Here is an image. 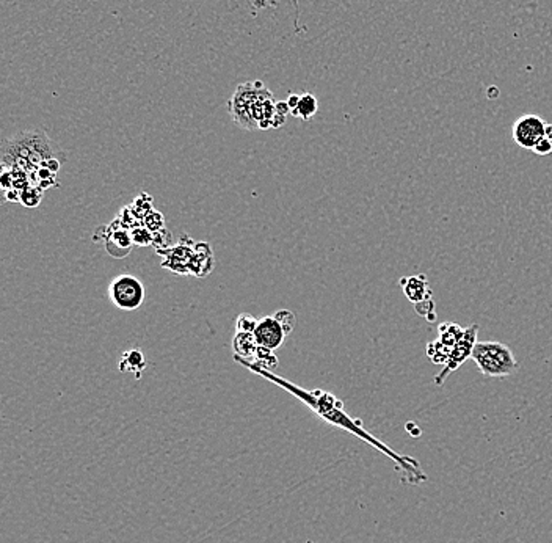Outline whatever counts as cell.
I'll return each instance as SVG.
<instances>
[{
	"instance_id": "cell-21",
	"label": "cell",
	"mask_w": 552,
	"mask_h": 543,
	"mask_svg": "<svg viewBox=\"0 0 552 543\" xmlns=\"http://www.w3.org/2000/svg\"><path fill=\"white\" fill-rule=\"evenodd\" d=\"M130 239H132V242H134L135 245L146 247V245L152 244L154 234L145 225L143 226H135V228H132V231H130Z\"/></svg>"
},
{
	"instance_id": "cell-6",
	"label": "cell",
	"mask_w": 552,
	"mask_h": 543,
	"mask_svg": "<svg viewBox=\"0 0 552 543\" xmlns=\"http://www.w3.org/2000/svg\"><path fill=\"white\" fill-rule=\"evenodd\" d=\"M551 123L544 121L537 115H522L513 123V141L522 150L533 151L537 145L548 135Z\"/></svg>"
},
{
	"instance_id": "cell-18",
	"label": "cell",
	"mask_w": 552,
	"mask_h": 543,
	"mask_svg": "<svg viewBox=\"0 0 552 543\" xmlns=\"http://www.w3.org/2000/svg\"><path fill=\"white\" fill-rule=\"evenodd\" d=\"M275 350L265 349V347H258L256 355H254V364H258L259 368L271 371L278 366V357L273 353Z\"/></svg>"
},
{
	"instance_id": "cell-11",
	"label": "cell",
	"mask_w": 552,
	"mask_h": 543,
	"mask_svg": "<svg viewBox=\"0 0 552 543\" xmlns=\"http://www.w3.org/2000/svg\"><path fill=\"white\" fill-rule=\"evenodd\" d=\"M402 287L403 292L407 295V299L414 305H419L425 302V300H430L431 291L429 287V283H427L425 275L407 276V278L402 280Z\"/></svg>"
},
{
	"instance_id": "cell-8",
	"label": "cell",
	"mask_w": 552,
	"mask_h": 543,
	"mask_svg": "<svg viewBox=\"0 0 552 543\" xmlns=\"http://www.w3.org/2000/svg\"><path fill=\"white\" fill-rule=\"evenodd\" d=\"M195 242L184 235L179 240V244L171 247V249L165 250H157L159 255L165 256L167 259L162 261V267L168 269L173 272V274H181L187 275L190 274V262H192L193 253H195Z\"/></svg>"
},
{
	"instance_id": "cell-25",
	"label": "cell",
	"mask_w": 552,
	"mask_h": 543,
	"mask_svg": "<svg viewBox=\"0 0 552 543\" xmlns=\"http://www.w3.org/2000/svg\"><path fill=\"white\" fill-rule=\"evenodd\" d=\"M276 114L283 115V116H287L290 114V107H289L287 101H278L276 103Z\"/></svg>"
},
{
	"instance_id": "cell-13",
	"label": "cell",
	"mask_w": 552,
	"mask_h": 543,
	"mask_svg": "<svg viewBox=\"0 0 552 543\" xmlns=\"http://www.w3.org/2000/svg\"><path fill=\"white\" fill-rule=\"evenodd\" d=\"M146 364L148 363L143 353L136 349H132L123 353L120 362V371L121 373H134L136 379H140L141 373H143L146 368Z\"/></svg>"
},
{
	"instance_id": "cell-24",
	"label": "cell",
	"mask_w": 552,
	"mask_h": 543,
	"mask_svg": "<svg viewBox=\"0 0 552 543\" xmlns=\"http://www.w3.org/2000/svg\"><path fill=\"white\" fill-rule=\"evenodd\" d=\"M533 152L538 156H549L551 154L552 152V125H551L548 135H546V137L540 141L535 150H533Z\"/></svg>"
},
{
	"instance_id": "cell-15",
	"label": "cell",
	"mask_w": 552,
	"mask_h": 543,
	"mask_svg": "<svg viewBox=\"0 0 552 543\" xmlns=\"http://www.w3.org/2000/svg\"><path fill=\"white\" fill-rule=\"evenodd\" d=\"M438 339L443 342V344H446L449 347H454L456 342L461 339L463 333H465V328L460 327L458 323H454V322H443L441 326L438 327Z\"/></svg>"
},
{
	"instance_id": "cell-2",
	"label": "cell",
	"mask_w": 552,
	"mask_h": 543,
	"mask_svg": "<svg viewBox=\"0 0 552 543\" xmlns=\"http://www.w3.org/2000/svg\"><path fill=\"white\" fill-rule=\"evenodd\" d=\"M51 159L64 162V152L41 129L16 132L2 145V168H17L30 175Z\"/></svg>"
},
{
	"instance_id": "cell-5",
	"label": "cell",
	"mask_w": 552,
	"mask_h": 543,
	"mask_svg": "<svg viewBox=\"0 0 552 543\" xmlns=\"http://www.w3.org/2000/svg\"><path fill=\"white\" fill-rule=\"evenodd\" d=\"M109 297L118 310L135 311L145 302V286L136 276L121 274L110 281Z\"/></svg>"
},
{
	"instance_id": "cell-7",
	"label": "cell",
	"mask_w": 552,
	"mask_h": 543,
	"mask_svg": "<svg viewBox=\"0 0 552 543\" xmlns=\"http://www.w3.org/2000/svg\"><path fill=\"white\" fill-rule=\"evenodd\" d=\"M477 335H479L477 323H472V326L465 328V333H463L461 339L454 346V349H452V352H450L446 364L443 366V371L435 377V383L438 386L444 385V382H446L449 377L452 375L455 371L466 362L468 358L472 357L474 347H476V344L479 342Z\"/></svg>"
},
{
	"instance_id": "cell-23",
	"label": "cell",
	"mask_w": 552,
	"mask_h": 543,
	"mask_svg": "<svg viewBox=\"0 0 552 543\" xmlns=\"http://www.w3.org/2000/svg\"><path fill=\"white\" fill-rule=\"evenodd\" d=\"M143 225L150 229L152 234L157 233L160 229H163V215L157 211H152L143 220Z\"/></svg>"
},
{
	"instance_id": "cell-22",
	"label": "cell",
	"mask_w": 552,
	"mask_h": 543,
	"mask_svg": "<svg viewBox=\"0 0 552 543\" xmlns=\"http://www.w3.org/2000/svg\"><path fill=\"white\" fill-rule=\"evenodd\" d=\"M275 316L278 321L281 322V326L286 328V332H287V335H290L294 332V328H295V326H296V319H295V314L292 311H289V310H280V311H276Z\"/></svg>"
},
{
	"instance_id": "cell-3",
	"label": "cell",
	"mask_w": 552,
	"mask_h": 543,
	"mask_svg": "<svg viewBox=\"0 0 552 543\" xmlns=\"http://www.w3.org/2000/svg\"><path fill=\"white\" fill-rule=\"evenodd\" d=\"M228 110L237 126L247 131H267L273 129L276 101L260 80L247 82L237 87L228 103Z\"/></svg>"
},
{
	"instance_id": "cell-26",
	"label": "cell",
	"mask_w": 552,
	"mask_h": 543,
	"mask_svg": "<svg viewBox=\"0 0 552 543\" xmlns=\"http://www.w3.org/2000/svg\"><path fill=\"white\" fill-rule=\"evenodd\" d=\"M300 96H301V94H289L287 104H289V107H290V114H292V112H294L296 107H299Z\"/></svg>"
},
{
	"instance_id": "cell-19",
	"label": "cell",
	"mask_w": 552,
	"mask_h": 543,
	"mask_svg": "<svg viewBox=\"0 0 552 543\" xmlns=\"http://www.w3.org/2000/svg\"><path fill=\"white\" fill-rule=\"evenodd\" d=\"M41 193H43L41 188L35 186H28L21 192L19 203L27 206V208H37V206L41 203Z\"/></svg>"
},
{
	"instance_id": "cell-10",
	"label": "cell",
	"mask_w": 552,
	"mask_h": 543,
	"mask_svg": "<svg viewBox=\"0 0 552 543\" xmlns=\"http://www.w3.org/2000/svg\"><path fill=\"white\" fill-rule=\"evenodd\" d=\"M215 261H213V253L211 247L207 244H197L195 245V253L190 262V275L198 276V278H204L212 272Z\"/></svg>"
},
{
	"instance_id": "cell-20",
	"label": "cell",
	"mask_w": 552,
	"mask_h": 543,
	"mask_svg": "<svg viewBox=\"0 0 552 543\" xmlns=\"http://www.w3.org/2000/svg\"><path fill=\"white\" fill-rule=\"evenodd\" d=\"M258 322L259 319L248 314V312H243L235 319V333H254Z\"/></svg>"
},
{
	"instance_id": "cell-17",
	"label": "cell",
	"mask_w": 552,
	"mask_h": 543,
	"mask_svg": "<svg viewBox=\"0 0 552 543\" xmlns=\"http://www.w3.org/2000/svg\"><path fill=\"white\" fill-rule=\"evenodd\" d=\"M454 347H449L446 344H443L439 339H435L427 344V357L430 358V362L433 364H446L447 358L450 355V352H452Z\"/></svg>"
},
{
	"instance_id": "cell-4",
	"label": "cell",
	"mask_w": 552,
	"mask_h": 543,
	"mask_svg": "<svg viewBox=\"0 0 552 543\" xmlns=\"http://www.w3.org/2000/svg\"><path fill=\"white\" fill-rule=\"evenodd\" d=\"M471 358L477 364L480 374L492 379L508 377L518 369V359L513 350L497 341H479Z\"/></svg>"
},
{
	"instance_id": "cell-12",
	"label": "cell",
	"mask_w": 552,
	"mask_h": 543,
	"mask_svg": "<svg viewBox=\"0 0 552 543\" xmlns=\"http://www.w3.org/2000/svg\"><path fill=\"white\" fill-rule=\"evenodd\" d=\"M134 242L130 239V234L127 231H115L109 235V240H107V251L109 255L115 258H123L130 253Z\"/></svg>"
},
{
	"instance_id": "cell-16",
	"label": "cell",
	"mask_w": 552,
	"mask_h": 543,
	"mask_svg": "<svg viewBox=\"0 0 552 543\" xmlns=\"http://www.w3.org/2000/svg\"><path fill=\"white\" fill-rule=\"evenodd\" d=\"M319 110V103H317V98L314 96L311 93H305L300 96V103H299V107H296L292 115L296 118H301V120H311V118L317 114Z\"/></svg>"
},
{
	"instance_id": "cell-14",
	"label": "cell",
	"mask_w": 552,
	"mask_h": 543,
	"mask_svg": "<svg viewBox=\"0 0 552 543\" xmlns=\"http://www.w3.org/2000/svg\"><path fill=\"white\" fill-rule=\"evenodd\" d=\"M258 342L254 339L253 333H235L233 339V349L235 357L242 358H251L256 355L258 350Z\"/></svg>"
},
{
	"instance_id": "cell-1",
	"label": "cell",
	"mask_w": 552,
	"mask_h": 543,
	"mask_svg": "<svg viewBox=\"0 0 552 543\" xmlns=\"http://www.w3.org/2000/svg\"><path fill=\"white\" fill-rule=\"evenodd\" d=\"M235 362L240 363L242 366H245V368L250 369L251 373L262 375V377H265V379H269L270 382H275L278 386L284 388L286 391L292 393L296 399H300L301 402H305L314 413H317L320 418L325 419V421L331 424V426L339 427L342 430H346V432L355 435L356 438L369 443L373 449H377L378 452L384 454V456L389 460H393V463L395 465V470L402 474V482L408 483V486H419V483L427 481V474L424 473L419 460L395 452L393 447L386 445V443H383L382 440H378L375 435L367 432V430L363 427V424H361V419H355L350 416L348 413L344 410L342 400L337 399L335 394L322 391V389L308 391V389L299 388L296 385H294V383L284 380L283 377L273 375L271 371L262 369V368H259L258 364L248 362L247 358L235 357Z\"/></svg>"
},
{
	"instance_id": "cell-28",
	"label": "cell",
	"mask_w": 552,
	"mask_h": 543,
	"mask_svg": "<svg viewBox=\"0 0 552 543\" xmlns=\"http://www.w3.org/2000/svg\"><path fill=\"white\" fill-rule=\"evenodd\" d=\"M306 543H312V542H311V540H308V542H306Z\"/></svg>"
},
{
	"instance_id": "cell-27",
	"label": "cell",
	"mask_w": 552,
	"mask_h": 543,
	"mask_svg": "<svg viewBox=\"0 0 552 543\" xmlns=\"http://www.w3.org/2000/svg\"><path fill=\"white\" fill-rule=\"evenodd\" d=\"M284 121H286V116H283V115H275V118H273V129L275 127H281L283 125H284Z\"/></svg>"
},
{
	"instance_id": "cell-9",
	"label": "cell",
	"mask_w": 552,
	"mask_h": 543,
	"mask_svg": "<svg viewBox=\"0 0 552 543\" xmlns=\"http://www.w3.org/2000/svg\"><path fill=\"white\" fill-rule=\"evenodd\" d=\"M253 335L259 347L278 350L283 346L284 339H286L287 332L275 316H267L259 319L258 327Z\"/></svg>"
}]
</instances>
